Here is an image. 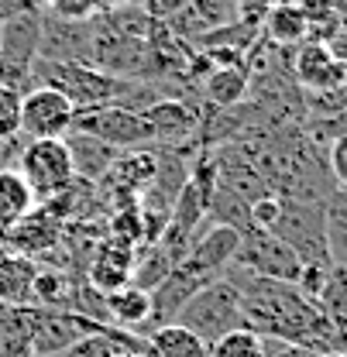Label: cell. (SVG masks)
Returning <instances> with one entry per match:
<instances>
[{
    "label": "cell",
    "instance_id": "1",
    "mask_svg": "<svg viewBox=\"0 0 347 357\" xmlns=\"http://www.w3.org/2000/svg\"><path fill=\"white\" fill-rule=\"evenodd\" d=\"M223 275H230L237 282L241 292V323L248 330H255L265 340H282V344H296L313 354H327V351H347V333L337 330L313 299H306L293 282H279V278H261L244 268H227Z\"/></svg>",
    "mask_w": 347,
    "mask_h": 357
},
{
    "label": "cell",
    "instance_id": "2",
    "mask_svg": "<svg viewBox=\"0 0 347 357\" xmlns=\"http://www.w3.org/2000/svg\"><path fill=\"white\" fill-rule=\"evenodd\" d=\"M172 323L193 330L207 347L220 340L223 333L244 326L241 323V292H237V282L230 275H220L214 282H207L182 310L175 316Z\"/></svg>",
    "mask_w": 347,
    "mask_h": 357
},
{
    "label": "cell",
    "instance_id": "3",
    "mask_svg": "<svg viewBox=\"0 0 347 357\" xmlns=\"http://www.w3.org/2000/svg\"><path fill=\"white\" fill-rule=\"evenodd\" d=\"M17 172L24 176L28 189L42 203L52 199L55 192H62L76 178L66 137H35V141H24V148L17 155Z\"/></svg>",
    "mask_w": 347,
    "mask_h": 357
},
{
    "label": "cell",
    "instance_id": "4",
    "mask_svg": "<svg viewBox=\"0 0 347 357\" xmlns=\"http://www.w3.org/2000/svg\"><path fill=\"white\" fill-rule=\"evenodd\" d=\"M73 131H83L117 151H131V148H148L152 144V131L141 110H131L121 103H103V107H83L73 117Z\"/></svg>",
    "mask_w": 347,
    "mask_h": 357
},
{
    "label": "cell",
    "instance_id": "5",
    "mask_svg": "<svg viewBox=\"0 0 347 357\" xmlns=\"http://www.w3.org/2000/svg\"><path fill=\"white\" fill-rule=\"evenodd\" d=\"M234 268H244L251 275L261 278H279V282H296L303 261L296 258V251L279 241L272 230H261L255 223H248L241 230V244H237V255H234Z\"/></svg>",
    "mask_w": 347,
    "mask_h": 357
},
{
    "label": "cell",
    "instance_id": "6",
    "mask_svg": "<svg viewBox=\"0 0 347 357\" xmlns=\"http://www.w3.org/2000/svg\"><path fill=\"white\" fill-rule=\"evenodd\" d=\"M73 117L76 107L66 93H59L55 86H31L21 96V134L28 141L35 137H66L73 131Z\"/></svg>",
    "mask_w": 347,
    "mask_h": 357
},
{
    "label": "cell",
    "instance_id": "7",
    "mask_svg": "<svg viewBox=\"0 0 347 357\" xmlns=\"http://www.w3.org/2000/svg\"><path fill=\"white\" fill-rule=\"evenodd\" d=\"M103 326L107 323H93V319H87V316H80L73 310H42L38 330H35V344H31V357L66 354L83 337L103 330Z\"/></svg>",
    "mask_w": 347,
    "mask_h": 357
},
{
    "label": "cell",
    "instance_id": "8",
    "mask_svg": "<svg viewBox=\"0 0 347 357\" xmlns=\"http://www.w3.org/2000/svg\"><path fill=\"white\" fill-rule=\"evenodd\" d=\"M207 282H214V278H207L203 271H196V268H189L186 261H179V265L148 292V296H152V330L162 326V323H172L175 316H179V310H182Z\"/></svg>",
    "mask_w": 347,
    "mask_h": 357
},
{
    "label": "cell",
    "instance_id": "9",
    "mask_svg": "<svg viewBox=\"0 0 347 357\" xmlns=\"http://www.w3.org/2000/svg\"><path fill=\"white\" fill-rule=\"evenodd\" d=\"M293 76L309 93H316V89H341L347 79V66L323 42L306 38L303 45H296Z\"/></svg>",
    "mask_w": 347,
    "mask_h": 357
},
{
    "label": "cell",
    "instance_id": "10",
    "mask_svg": "<svg viewBox=\"0 0 347 357\" xmlns=\"http://www.w3.org/2000/svg\"><path fill=\"white\" fill-rule=\"evenodd\" d=\"M141 114H145V121H148L152 144H162V148L182 144L186 137H193L196 128H200V110H193L189 103H182V100H175V96H158V100L148 103Z\"/></svg>",
    "mask_w": 347,
    "mask_h": 357
},
{
    "label": "cell",
    "instance_id": "11",
    "mask_svg": "<svg viewBox=\"0 0 347 357\" xmlns=\"http://www.w3.org/2000/svg\"><path fill=\"white\" fill-rule=\"evenodd\" d=\"M237 244H241V230H237V227L210 223L207 230L196 234V241H193V248H189V255H186V265L203 271L207 278H220L227 268L234 265Z\"/></svg>",
    "mask_w": 347,
    "mask_h": 357
},
{
    "label": "cell",
    "instance_id": "12",
    "mask_svg": "<svg viewBox=\"0 0 347 357\" xmlns=\"http://www.w3.org/2000/svg\"><path fill=\"white\" fill-rule=\"evenodd\" d=\"M42 14L45 10H31L0 24V59L7 66L35 73L38 45H42Z\"/></svg>",
    "mask_w": 347,
    "mask_h": 357
},
{
    "label": "cell",
    "instance_id": "13",
    "mask_svg": "<svg viewBox=\"0 0 347 357\" xmlns=\"http://www.w3.org/2000/svg\"><path fill=\"white\" fill-rule=\"evenodd\" d=\"M35 275H38V261L31 255H21L0 241V303L3 306H31Z\"/></svg>",
    "mask_w": 347,
    "mask_h": 357
},
{
    "label": "cell",
    "instance_id": "14",
    "mask_svg": "<svg viewBox=\"0 0 347 357\" xmlns=\"http://www.w3.org/2000/svg\"><path fill=\"white\" fill-rule=\"evenodd\" d=\"M62 241V220H55L48 210H31L21 223H14L7 234H3V244H10L14 251L21 255H48L55 251Z\"/></svg>",
    "mask_w": 347,
    "mask_h": 357
},
{
    "label": "cell",
    "instance_id": "15",
    "mask_svg": "<svg viewBox=\"0 0 347 357\" xmlns=\"http://www.w3.org/2000/svg\"><path fill=\"white\" fill-rule=\"evenodd\" d=\"M38 319H42L38 306H3L0 310V357H31Z\"/></svg>",
    "mask_w": 347,
    "mask_h": 357
},
{
    "label": "cell",
    "instance_id": "16",
    "mask_svg": "<svg viewBox=\"0 0 347 357\" xmlns=\"http://www.w3.org/2000/svg\"><path fill=\"white\" fill-rule=\"evenodd\" d=\"M66 144H69V155H73V169H76V178H87V182H100L114 169V162L121 158L117 148L96 141L83 131H69L66 134Z\"/></svg>",
    "mask_w": 347,
    "mask_h": 357
},
{
    "label": "cell",
    "instance_id": "17",
    "mask_svg": "<svg viewBox=\"0 0 347 357\" xmlns=\"http://www.w3.org/2000/svg\"><path fill=\"white\" fill-rule=\"evenodd\" d=\"M103 303H107L110 326L134 330V333H148V330H152V296H148L145 289L121 285L117 292H107Z\"/></svg>",
    "mask_w": 347,
    "mask_h": 357
},
{
    "label": "cell",
    "instance_id": "18",
    "mask_svg": "<svg viewBox=\"0 0 347 357\" xmlns=\"http://www.w3.org/2000/svg\"><path fill=\"white\" fill-rule=\"evenodd\" d=\"M248 83H251V76L244 66H214L203 79V96L210 107L234 110L248 96Z\"/></svg>",
    "mask_w": 347,
    "mask_h": 357
},
{
    "label": "cell",
    "instance_id": "19",
    "mask_svg": "<svg viewBox=\"0 0 347 357\" xmlns=\"http://www.w3.org/2000/svg\"><path fill=\"white\" fill-rule=\"evenodd\" d=\"M261 31H265L268 42L279 45V48H293V45H303L309 38V24H306V17L296 0H279L268 10Z\"/></svg>",
    "mask_w": 347,
    "mask_h": 357
},
{
    "label": "cell",
    "instance_id": "20",
    "mask_svg": "<svg viewBox=\"0 0 347 357\" xmlns=\"http://www.w3.org/2000/svg\"><path fill=\"white\" fill-rule=\"evenodd\" d=\"M35 210V192L17 169H0V234L21 223Z\"/></svg>",
    "mask_w": 347,
    "mask_h": 357
},
{
    "label": "cell",
    "instance_id": "21",
    "mask_svg": "<svg viewBox=\"0 0 347 357\" xmlns=\"http://www.w3.org/2000/svg\"><path fill=\"white\" fill-rule=\"evenodd\" d=\"M145 344H148V354L155 357H207V344L179 323H162L148 330Z\"/></svg>",
    "mask_w": 347,
    "mask_h": 357
},
{
    "label": "cell",
    "instance_id": "22",
    "mask_svg": "<svg viewBox=\"0 0 347 357\" xmlns=\"http://www.w3.org/2000/svg\"><path fill=\"white\" fill-rule=\"evenodd\" d=\"M316 306L337 330L347 333V265H337V261L330 265L327 282H323V289L316 296Z\"/></svg>",
    "mask_w": 347,
    "mask_h": 357
},
{
    "label": "cell",
    "instance_id": "23",
    "mask_svg": "<svg viewBox=\"0 0 347 357\" xmlns=\"http://www.w3.org/2000/svg\"><path fill=\"white\" fill-rule=\"evenodd\" d=\"M172 261L165 258V251L158 244H145L141 251H134V265H131V275H128V285L134 289H145L152 292L169 271H172Z\"/></svg>",
    "mask_w": 347,
    "mask_h": 357
},
{
    "label": "cell",
    "instance_id": "24",
    "mask_svg": "<svg viewBox=\"0 0 347 357\" xmlns=\"http://www.w3.org/2000/svg\"><path fill=\"white\" fill-rule=\"evenodd\" d=\"M323 223H327V251L330 261L347 265V192H334L323 203Z\"/></svg>",
    "mask_w": 347,
    "mask_h": 357
},
{
    "label": "cell",
    "instance_id": "25",
    "mask_svg": "<svg viewBox=\"0 0 347 357\" xmlns=\"http://www.w3.org/2000/svg\"><path fill=\"white\" fill-rule=\"evenodd\" d=\"M296 3H300L306 24H309L313 42H323L330 35V28L347 17V0H296Z\"/></svg>",
    "mask_w": 347,
    "mask_h": 357
},
{
    "label": "cell",
    "instance_id": "26",
    "mask_svg": "<svg viewBox=\"0 0 347 357\" xmlns=\"http://www.w3.org/2000/svg\"><path fill=\"white\" fill-rule=\"evenodd\" d=\"M210 357H265V337H258L248 326H237L230 333H223L207 347Z\"/></svg>",
    "mask_w": 347,
    "mask_h": 357
},
{
    "label": "cell",
    "instance_id": "27",
    "mask_svg": "<svg viewBox=\"0 0 347 357\" xmlns=\"http://www.w3.org/2000/svg\"><path fill=\"white\" fill-rule=\"evenodd\" d=\"M21 134V93L10 86H0V137Z\"/></svg>",
    "mask_w": 347,
    "mask_h": 357
},
{
    "label": "cell",
    "instance_id": "28",
    "mask_svg": "<svg viewBox=\"0 0 347 357\" xmlns=\"http://www.w3.org/2000/svg\"><path fill=\"white\" fill-rule=\"evenodd\" d=\"M96 7H100V0H48L42 10L62 17V21H87L96 14Z\"/></svg>",
    "mask_w": 347,
    "mask_h": 357
},
{
    "label": "cell",
    "instance_id": "29",
    "mask_svg": "<svg viewBox=\"0 0 347 357\" xmlns=\"http://www.w3.org/2000/svg\"><path fill=\"white\" fill-rule=\"evenodd\" d=\"M327 271H330V265H320V261H303V268H300V275H296V289L303 292L306 299H313L316 303V296H320V289H323V282H327Z\"/></svg>",
    "mask_w": 347,
    "mask_h": 357
},
{
    "label": "cell",
    "instance_id": "30",
    "mask_svg": "<svg viewBox=\"0 0 347 357\" xmlns=\"http://www.w3.org/2000/svg\"><path fill=\"white\" fill-rule=\"evenodd\" d=\"M275 3H279V0H234V21H241V24L261 31V24H265V17H268V10H272Z\"/></svg>",
    "mask_w": 347,
    "mask_h": 357
},
{
    "label": "cell",
    "instance_id": "31",
    "mask_svg": "<svg viewBox=\"0 0 347 357\" xmlns=\"http://www.w3.org/2000/svg\"><path fill=\"white\" fill-rule=\"evenodd\" d=\"M330 172L337 178V185L347 189V134L330 141Z\"/></svg>",
    "mask_w": 347,
    "mask_h": 357
},
{
    "label": "cell",
    "instance_id": "32",
    "mask_svg": "<svg viewBox=\"0 0 347 357\" xmlns=\"http://www.w3.org/2000/svg\"><path fill=\"white\" fill-rule=\"evenodd\" d=\"M186 3H189V0H145V14H148L152 21H169Z\"/></svg>",
    "mask_w": 347,
    "mask_h": 357
},
{
    "label": "cell",
    "instance_id": "33",
    "mask_svg": "<svg viewBox=\"0 0 347 357\" xmlns=\"http://www.w3.org/2000/svg\"><path fill=\"white\" fill-rule=\"evenodd\" d=\"M31 10H42V3L38 0H0V24L10 21V17L31 14Z\"/></svg>",
    "mask_w": 347,
    "mask_h": 357
},
{
    "label": "cell",
    "instance_id": "34",
    "mask_svg": "<svg viewBox=\"0 0 347 357\" xmlns=\"http://www.w3.org/2000/svg\"><path fill=\"white\" fill-rule=\"evenodd\" d=\"M265 357H313V351L296 347V344H282V340H265Z\"/></svg>",
    "mask_w": 347,
    "mask_h": 357
},
{
    "label": "cell",
    "instance_id": "35",
    "mask_svg": "<svg viewBox=\"0 0 347 357\" xmlns=\"http://www.w3.org/2000/svg\"><path fill=\"white\" fill-rule=\"evenodd\" d=\"M313 357H347V351H327V354H313Z\"/></svg>",
    "mask_w": 347,
    "mask_h": 357
},
{
    "label": "cell",
    "instance_id": "36",
    "mask_svg": "<svg viewBox=\"0 0 347 357\" xmlns=\"http://www.w3.org/2000/svg\"><path fill=\"white\" fill-rule=\"evenodd\" d=\"M341 93H344V100H347V79H344V86H341Z\"/></svg>",
    "mask_w": 347,
    "mask_h": 357
},
{
    "label": "cell",
    "instance_id": "37",
    "mask_svg": "<svg viewBox=\"0 0 347 357\" xmlns=\"http://www.w3.org/2000/svg\"><path fill=\"white\" fill-rule=\"evenodd\" d=\"M344 192H347V189H344Z\"/></svg>",
    "mask_w": 347,
    "mask_h": 357
}]
</instances>
